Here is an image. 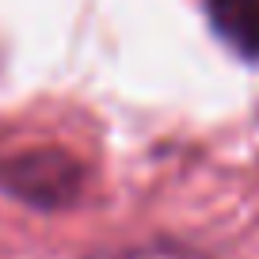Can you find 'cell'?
Segmentation results:
<instances>
[{
    "label": "cell",
    "mask_w": 259,
    "mask_h": 259,
    "mask_svg": "<svg viewBox=\"0 0 259 259\" xmlns=\"http://www.w3.org/2000/svg\"><path fill=\"white\" fill-rule=\"evenodd\" d=\"M0 191L34 210H65L84 194V164L61 145H31L0 160Z\"/></svg>",
    "instance_id": "obj_1"
},
{
    "label": "cell",
    "mask_w": 259,
    "mask_h": 259,
    "mask_svg": "<svg viewBox=\"0 0 259 259\" xmlns=\"http://www.w3.org/2000/svg\"><path fill=\"white\" fill-rule=\"evenodd\" d=\"M210 23L236 54L259 61V0H206Z\"/></svg>",
    "instance_id": "obj_2"
}]
</instances>
